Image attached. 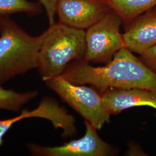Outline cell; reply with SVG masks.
<instances>
[{"instance_id":"1","label":"cell","mask_w":156,"mask_h":156,"mask_svg":"<svg viewBox=\"0 0 156 156\" xmlns=\"http://www.w3.org/2000/svg\"><path fill=\"white\" fill-rule=\"evenodd\" d=\"M61 76L76 84H91L102 93L111 89L135 87L156 91V73L125 47L105 66L95 67L84 62H73Z\"/></svg>"},{"instance_id":"2","label":"cell","mask_w":156,"mask_h":156,"mask_svg":"<svg viewBox=\"0 0 156 156\" xmlns=\"http://www.w3.org/2000/svg\"><path fill=\"white\" fill-rule=\"evenodd\" d=\"M86 31L62 23L49 25L41 34L38 67L45 81L61 76L73 62H83L86 53Z\"/></svg>"},{"instance_id":"3","label":"cell","mask_w":156,"mask_h":156,"mask_svg":"<svg viewBox=\"0 0 156 156\" xmlns=\"http://www.w3.org/2000/svg\"><path fill=\"white\" fill-rule=\"evenodd\" d=\"M41 35L32 36L12 20L0 17V83L37 68Z\"/></svg>"},{"instance_id":"4","label":"cell","mask_w":156,"mask_h":156,"mask_svg":"<svg viewBox=\"0 0 156 156\" xmlns=\"http://www.w3.org/2000/svg\"><path fill=\"white\" fill-rule=\"evenodd\" d=\"M46 86L71 106L97 130L110 120L111 114L104 105L102 94L97 90L73 83L61 76L47 79Z\"/></svg>"},{"instance_id":"5","label":"cell","mask_w":156,"mask_h":156,"mask_svg":"<svg viewBox=\"0 0 156 156\" xmlns=\"http://www.w3.org/2000/svg\"><path fill=\"white\" fill-rule=\"evenodd\" d=\"M122 18L112 11L86 31V53L83 62L108 63L118 51L124 48L120 33Z\"/></svg>"},{"instance_id":"6","label":"cell","mask_w":156,"mask_h":156,"mask_svg":"<svg viewBox=\"0 0 156 156\" xmlns=\"http://www.w3.org/2000/svg\"><path fill=\"white\" fill-rule=\"evenodd\" d=\"M86 133L83 136L58 146H43L36 144L29 146L31 154L45 156H106L112 155L114 149L97 134V129L85 121Z\"/></svg>"},{"instance_id":"7","label":"cell","mask_w":156,"mask_h":156,"mask_svg":"<svg viewBox=\"0 0 156 156\" xmlns=\"http://www.w3.org/2000/svg\"><path fill=\"white\" fill-rule=\"evenodd\" d=\"M41 118L50 121L55 128H61L64 137L73 136L76 133L75 119L53 99L44 98L38 106L31 111L24 109L15 117L0 120V147L3 144V138L12 126L19 121L28 118Z\"/></svg>"},{"instance_id":"8","label":"cell","mask_w":156,"mask_h":156,"mask_svg":"<svg viewBox=\"0 0 156 156\" xmlns=\"http://www.w3.org/2000/svg\"><path fill=\"white\" fill-rule=\"evenodd\" d=\"M111 9L101 0H58V22L74 28L87 30Z\"/></svg>"},{"instance_id":"9","label":"cell","mask_w":156,"mask_h":156,"mask_svg":"<svg viewBox=\"0 0 156 156\" xmlns=\"http://www.w3.org/2000/svg\"><path fill=\"white\" fill-rule=\"evenodd\" d=\"M125 48L141 55L156 44V13L151 9L126 26L123 34Z\"/></svg>"},{"instance_id":"10","label":"cell","mask_w":156,"mask_h":156,"mask_svg":"<svg viewBox=\"0 0 156 156\" xmlns=\"http://www.w3.org/2000/svg\"><path fill=\"white\" fill-rule=\"evenodd\" d=\"M104 105L111 115L135 106H148L156 109V91L141 88L111 89L102 93Z\"/></svg>"},{"instance_id":"11","label":"cell","mask_w":156,"mask_h":156,"mask_svg":"<svg viewBox=\"0 0 156 156\" xmlns=\"http://www.w3.org/2000/svg\"><path fill=\"white\" fill-rule=\"evenodd\" d=\"M127 26L136 17L156 6V0H101Z\"/></svg>"},{"instance_id":"12","label":"cell","mask_w":156,"mask_h":156,"mask_svg":"<svg viewBox=\"0 0 156 156\" xmlns=\"http://www.w3.org/2000/svg\"><path fill=\"white\" fill-rule=\"evenodd\" d=\"M44 10L39 2L29 0H0V17L24 13L29 17L41 15Z\"/></svg>"},{"instance_id":"13","label":"cell","mask_w":156,"mask_h":156,"mask_svg":"<svg viewBox=\"0 0 156 156\" xmlns=\"http://www.w3.org/2000/svg\"><path fill=\"white\" fill-rule=\"evenodd\" d=\"M0 83V109L17 112L38 95L37 91L17 92L6 89Z\"/></svg>"},{"instance_id":"14","label":"cell","mask_w":156,"mask_h":156,"mask_svg":"<svg viewBox=\"0 0 156 156\" xmlns=\"http://www.w3.org/2000/svg\"><path fill=\"white\" fill-rule=\"evenodd\" d=\"M140 56V60L156 74V44Z\"/></svg>"},{"instance_id":"15","label":"cell","mask_w":156,"mask_h":156,"mask_svg":"<svg viewBox=\"0 0 156 156\" xmlns=\"http://www.w3.org/2000/svg\"><path fill=\"white\" fill-rule=\"evenodd\" d=\"M43 6L49 25L55 23V17L56 15V4L58 0H36Z\"/></svg>"},{"instance_id":"16","label":"cell","mask_w":156,"mask_h":156,"mask_svg":"<svg viewBox=\"0 0 156 156\" xmlns=\"http://www.w3.org/2000/svg\"><path fill=\"white\" fill-rule=\"evenodd\" d=\"M153 9V11H154V12H155V13H156V7H154V8Z\"/></svg>"}]
</instances>
